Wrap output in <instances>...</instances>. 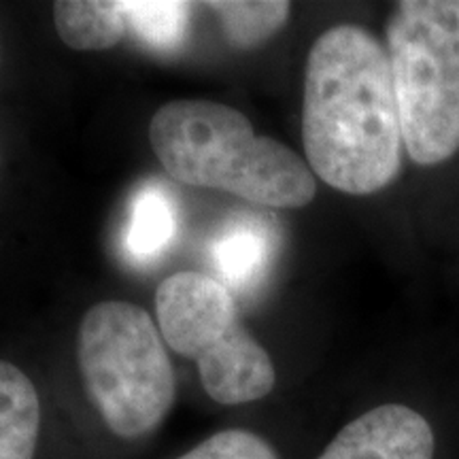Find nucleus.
I'll return each instance as SVG.
<instances>
[{
    "mask_svg": "<svg viewBox=\"0 0 459 459\" xmlns=\"http://www.w3.org/2000/svg\"><path fill=\"white\" fill-rule=\"evenodd\" d=\"M302 143L313 175L338 192L370 196L398 177L404 136L392 65L364 28H330L308 51Z\"/></svg>",
    "mask_w": 459,
    "mask_h": 459,
    "instance_id": "1",
    "label": "nucleus"
},
{
    "mask_svg": "<svg viewBox=\"0 0 459 459\" xmlns=\"http://www.w3.org/2000/svg\"><path fill=\"white\" fill-rule=\"evenodd\" d=\"M149 143L172 179L221 189L273 209L313 203L317 181L283 143L257 136L237 108L213 100H172L149 122Z\"/></svg>",
    "mask_w": 459,
    "mask_h": 459,
    "instance_id": "2",
    "label": "nucleus"
},
{
    "mask_svg": "<svg viewBox=\"0 0 459 459\" xmlns=\"http://www.w3.org/2000/svg\"><path fill=\"white\" fill-rule=\"evenodd\" d=\"M385 37L406 152L443 164L459 152V0H402Z\"/></svg>",
    "mask_w": 459,
    "mask_h": 459,
    "instance_id": "3",
    "label": "nucleus"
},
{
    "mask_svg": "<svg viewBox=\"0 0 459 459\" xmlns=\"http://www.w3.org/2000/svg\"><path fill=\"white\" fill-rule=\"evenodd\" d=\"M77 359L91 404L119 438L152 434L175 404V370L162 336L136 304H94L79 328Z\"/></svg>",
    "mask_w": 459,
    "mask_h": 459,
    "instance_id": "4",
    "label": "nucleus"
},
{
    "mask_svg": "<svg viewBox=\"0 0 459 459\" xmlns=\"http://www.w3.org/2000/svg\"><path fill=\"white\" fill-rule=\"evenodd\" d=\"M156 313L166 344L198 364L211 400L247 404L274 389L271 355L240 324L232 291L220 279L172 274L158 285Z\"/></svg>",
    "mask_w": 459,
    "mask_h": 459,
    "instance_id": "5",
    "label": "nucleus"
},
{
    "mask_svg": "<svg viewBox=\"0 0 459 459\" xmlns=\"http://www.w3.org/2000/svg\"><path fill=\"white\" fill-rule=\"evenodd\" d=\"M428 419L404 404H381L347 423L317 459H434Z\"/></svg>",
    "mask_w": 459,
    "mask_h": 459,
    "instance_id": "6",
    "label": "nucleus"
},
{
    "mask_svg": "<svg viewBox=\"0 0 459 459\" xmlns=\"http://www.w3.org/2000/svg\"><path fill=\"white\" fill-rule=\"evenodd\" d=\"M39 432L37 387L17 366L0 359V459H34Z\"/></svg>",
    "mask_w": 459,
    "mask_h": 459,
    "instance_id": "7",
    "label": "nucleus"
},
{
    "mask_svg": "<svg viewBox=\"0 0 459 459\" xmlns=\"http://www.w3.org/2000/svg\"><path fill=\"white\" fill-rule=\"evenodd\" d=\"M211 260L228 290L247 291L266 273L271 260V234L257 220H232L215 234Z\"/></svg>",
    "mask_w": 459,
    "mask_h": 459,
    "instance_id": "8",
    "label": "nucleus"
},
{
    "mask_svg": "<svg viewBox=\"0 0 459 459\" xmlns=\"http://www.w3.org/2000/svg\"><path fill=\"white\" fill-rule=\"evenodd\" d=\"M54 24L71 49L102 51L117 45L128 32L124 3L62 0L54 4Z\"/></svg>",
    "mask_w": 459,
    "mask_h": 459,
    "instance_id": "9",
    "label": "nucleus"
},
{
    "mask_svg": "<svg viewBox=\"0 0 459 459\" xmlns=\"http://www.w3.org/2000/svg\"><path fill=\"white\" fill-rule=\"evenodd\" d=\"M179 228L175 200L158 183L143 186L130 200L126 251L134 262H152L166 251Z\"/></svg>",
    "mask_w": 459,
    "mask_h": 459,
    "instance_id": "10",
    "label": "nucleus"
},
{
    "mask_svg": "<svg viewBox=\"0 0 459 459\" xmlns=\"http://www.w3.org/2000/svg\"><path fill=\"white\" fill-rule=\"evenodd\" d=\"M204 7L220 20L223 34L234 48L249 49L268 41L285 26L291 4L281 0H266V3L232 0V3H206Z\"/></svg>",
    "mask_w": 459,
    "mask_h": 459,
    "instance_id": "11",
    "label": "nucleus"
},
{
    "mask_svg": "<svg viewBox=\"0 0 459 459\" xmlns=\"http://www.w3.org/2000/svg\"><path fill=\"white\" fill-rule=\"evenodd\" d=\"M194 4L177 0H132L124 3L128 30L147 48L172 51L183 43Z\"/></svg>",
    "mask_w": 459,
    "mask_h": 459,
    "instance_id": "12",
    "label": "nucleus"
},
{
    "mask_svg": "<svg viewBox=\"0 0 459 459\" xmlns=\"http://www.w3.org/2000/svg\"><path fill=\"white\" fill-rule=\"evenodd\" d=\"M177 459H279L262 436L247 429H223Z\"/></svg>",
    "mask_w": 459,
    "mask_h": 459,
    "instance_id": "13",
    "label": "nucleus"
}]
</instances>
